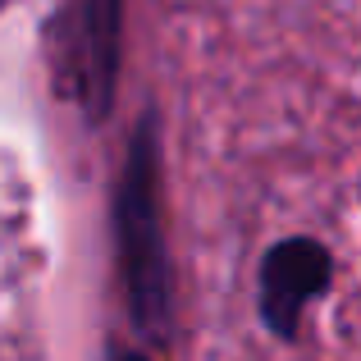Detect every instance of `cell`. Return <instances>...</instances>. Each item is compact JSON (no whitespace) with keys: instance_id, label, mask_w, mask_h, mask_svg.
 I'll return each instance as SVG.
<instances>
[{"instance_id":"6da1fadb","label":"cell","mask_w":361,"mask_h":361,"mask_svg":"<svg viewBox=\"0 0 361 361\" xmlns=\"http://www.w3.org/2000/svg\"><path fill=\"white\" fill-rule=\"evenodd\" d=\"M119 220H123V274H128L133 311L137 320L165 316V256H160V224L151 211V151L133 147L128 174H123L119 197Z\"/></svg>"},{"instance_id":"7a4b0ae2","label":"cell","mask_w":361,"mask_h":361,"mask_svg":"<svg viewBox=\"0 0 361 361\" xmlns=\"http://www.w3.org/2000/svg\"><path fill=\"white\" fill-rule=\"evenodd\" d=\"M115 32L119 0H82L78 23V92L87 97L92 115H101L115 87Z\"/></svg>"}]
</instances>
